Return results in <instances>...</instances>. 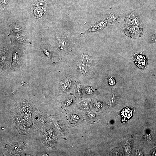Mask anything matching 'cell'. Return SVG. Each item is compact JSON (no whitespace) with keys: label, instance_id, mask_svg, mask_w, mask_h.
<instances>
[{"label":"cell","instance_id":"6da1fadb","mask_svg":"<svg viewBox=\"0 0 156 156\" xmlns=\"http://www.w3.org/2000/svg\"><path fill=\"white\" fill-rule=\"evenodd\" d=\"M26 145L23 141L10 143L6 145L5 148L12 153L21 155H24L26 152Z\"/></svg>","mask_w":156,"mask_h":156},{"label":"cell","instance_id":"7a4b0ae2","mask_svg":"<svg viewBox=\"0 0 156 156\" xmlns=\"http://www.w3.org/2000/svg\"><path fill=\"white\" fill-rule=\"evenodd\" d=\"M142 29L139 26L127 24L125 26L124 32L128 37L137 38L141 36L143 32Z\"/></svg>","mask_w":156,"mask_h":156},{"label":"cell","instance_id":"3957f363","mask_svg":"<svg viewBox=\"0 0 156 156\" xmlns=\"http://www.w3.org/2000/svg\"><path fill=\"white\" fill-rule=\"evenodd\" d=\"M72 85V78L69 76L65 75L60 83V89L64 92H66L70 89Z\"/></svg>","mask_w":156,"mask_h":156},{"label":"cell","instance_id":"277c9868","mask_svg":"<svg viewBox=\"0 0 156 156\" xmlns=\"http://www.w3.org/2000/svg\"><path fill=\"white\" fill-rule=\"evenodd\" d=\"M24 62L22 57L19 55L17 52H14L12 62V68L15 69H18L22 65Z\"/></svg>","mask_w":156,"mask_h":156},{"label":"cell","instance_id":"5b68a950","mask_svg":"<svg viewBox=\"0 0 156 156\" xmlns=\"http://www.w3.org/2000/svg\"><path fill=\"white\" fill-rule=\"evenodd\" d=\"M126 20L129 23V24L132 25L139 26L140 25V21L136 14L133 13L128 14L126 16Z\"/></svg>","mask_w":156,"mask_h":156},{"label":"cell","instance_id":"8992f818","mask_svg":"<svg viewBox=\"0 0 156 156\" xmlns=\"http://www.w3.org/2000/svg\"><path fill=\"white\" fill-rule=\"evenodd\" d=\"M59 44V47L61 50L65 51L67 50L68 48V44L65 39L62 37H59L58 38Z\"/></svg>","mask_w":156,"mask_h":156},{"label":"cell","instance_id":"52a82bcc","mask_svg":"<svg viewBox=\"0 0 156 156\" xmlns=\"http://www.w3.org/2000/svg\"><path fill=\"white\" fill-rule=\"evenodd\" d=\"M81 61L82 63L87 65L92 63V60L89 55L86 54H83L81 55Z\"/></svg>","mask_w":156,"mask_h":156},{"label":"cell","instance_id":"ba28073f","mask_svg":"<svg viewBox=\"0 0 156 156\" xmlns=\"http://www.w3.org/2000/svg\"><path fill=\"white\" fill-rule=\"evenodd\" d=\"M78 69H79L81 74L85 76H88V71L87 68L81 64H78Z\"/></svg>","mask_w":156,"mask_h":156},{"label":"cell","instance_id":"9c48e42d","mask_svg":"<svg viewBox=\"0 0 156 156\" xmlns=\"http://www.w3.org/2000/svg\"><path fill=\"white\" fill-rule=\"evenodd\" d=\"M22 30V28L20 27L15 25H13L11 26L10 34L13 33L17 34L20 33Z\"/></svg>","mask_w":156,"mask_h":156},{"label":"cell","instance_id":"30bf717a","mask_svg":"<svg viewBox=\"0 0 156 156\" xmlns=\"http://www.w3.org/2000/svg\"><path fill=\"white\" fill-rule=\"evenodd\" d=\"M76 91L78 96L81 97L82 95V87L80 83L78 82L76 85Z\"/></svg>","mask_w":156,"mask_h":156},{"label":"cell","instance_id":"8fae6325","mask_svg":"<svg viewBox=\"0 0 156 156\" xmlns=\"http://www.w3.org/2000/svg\"><path fill=\"white\" fill-rule=\"evenodd\" d=\"M73 100L72 98H69L67 99L64 103V105L65 106H68L72 104Z\"/></svg>","mask_w":156,"mask_h":156},{"label":"cell","instance_id":"7c38bea8","mask_svg":"<svg viewBox=\"0 0 156 156\" xmlns=\"http://www.w3.org/2000/svg\"><path fill=\"white\" fill-rule=\"evenodd\" d=\"M148 40L150 43H156V33L150 36L149 37Z\"/></svg>","mask_w":156,"mask_h":156},{"label":"cell","instance_id":"4fadbf2b","mask_svg":"<svg viewBox=\"0 0 156 156\" xmlns=\"http://www.w3.org/2000/svg\"><path fill=\"white\" fill-rule=\"evenodd\" d=\"M108 80L109 84L110 86H114L116 84L115 81L113 78L111 77H109Z\"/></svg>","mask_w":156,"mask_h":156},{"label":"cell","instance_id":"5bb4252c","mask_svg":"<svg viewBox=\"0 0 156 156\" xmlns=\"http://www.w3.org/2000/svg\"><path fill=\"white\" fill-rule=\"evenodd\" d=\"M38 6L39 8L41 9H44L46 6V3L44 2H40L38 4Z\"/></svg>","mask_w":156,"mask_h":156},{"label":"cell","instance_id":"9a60e30c","mask_svg":"<svg viewBox=\"0 0 156 156\" xmlns=\"http://www.w3.org/2000/svg\"><path fill=\"white\" fill-rule=\"evenodd\" d=\"M70 118L71 120L74 122H77L79 120V118L78 116L75 114H72L70 116Z\"/></svg>","mask_w":156,"mask_h":156},{"label":"cell","instance_id":"2e32d148","mask_svg":"<svg viewBox=\"0 0 156 156\" xmlns=\"http://www.w3.org/2000/svg\"><path fill=\"white\" fill-rule=\"evenodd\" d=\"M34 14L37 16H39L42 15L43 14V12L42 10L38 9H36L34 11Z\"/></svg>","mask_w":156,"mask_h":156},{"label":"cell","instance_id":"e0dca14e","mask_svg":"<svg viewBox=\"0 0 156 156\" xmlns=\"http://www.w3.org/2000/svg\"><path fill=\"white\" fill-rule=\"evenodd\" d=\"M85 91L88 94L91 95L93 93V90L91 87L88 86L85 88Z\"/></svg>","mask_w":156,"mask_h":156},{"label":"cell","instance_id":"ac0fdd59","mask_svg":"<svg viewBox=\"0 0 156 156\" xmlns=\"http://www.w3.org/2000/svg\"><path fill=\"white\" fill-rule=\"evenodd\" d=\"M18 38V39H17L16 40L17 42H18L19 44H24V43H26V41L25 40V39H23V38H20V39Z\"/></svg>","mask_w":156,"mask_h":156},{"label":"cell","instance_id":"d6986e66","mask_svg":"<svg viewBox=\"0 0 156 156\" xmlns=\"http://www.w3.org/2000/svg\"><path fill=\"white\" fill-rule=\"evenodd\" d=\"M88 102L87 101H84L81 102L80 104V106L82 107H85L87 106L88 105Z\"/></svg>","mask_w":156,"mask_h":156},{"label":"cell","instance_id":"ffe728a7","mask_svg":"<svg viewBox=\"0 0 156 156\" xmlns=\"http://www.w3.org/2000/svg\"><path fill=\"white\" fill-rule=\"evenodd\" d=\"M101 106V104L100 102H97L95 104L94 106L97 109L100 108Z\"/></svg>","mask_w":156,"mask_h":156},{"label":"cell","instance_id":"44dd1931","mask_svg":"<svg viewBox=\"0 0 156 156\" xmlns=\"http://www.w3.org/2000/svg\"><path fill=\"white\" fill-rule=\"evenodd\" d=\"M114 98L113 97L111 100H110V102H109V105H111L114 102Z\"/></svg>","mask_w":156,"mask_h":156},{"label":"cell","instance_id":"7402d4cb","mask_svg":"<svg viewBox=\"0 0 156 156\" xmlns=\"http://www.w3.org/2000/svg\"><path fill=\"white\" fill-rule=\"evenodd\" d=\"M89 116L90 117L93 118L95 117V115L93 114H89Z\"/></svg>","mask_w":156,"mask_h":156}]
</instances>
